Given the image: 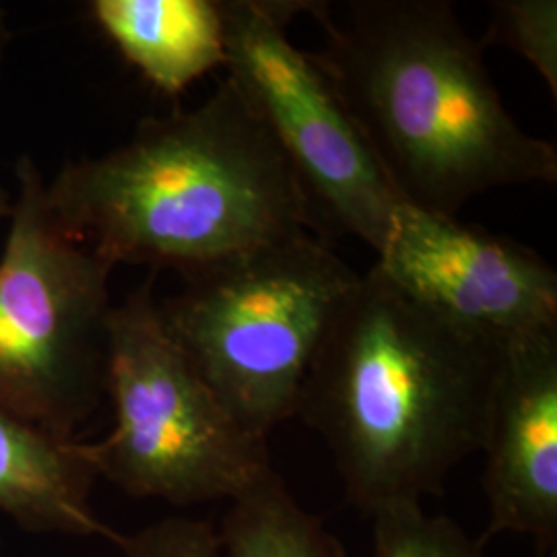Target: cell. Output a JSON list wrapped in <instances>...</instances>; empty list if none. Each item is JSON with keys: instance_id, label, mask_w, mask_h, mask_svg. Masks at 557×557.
<instances>
[{"instance_id": "6", "label": "cell", "mask_w": 557, "mask_h": 557, "mask_svg": "<svg viewBox=\"0 0 557 557\" xmlns=\"http://www.w3.org/2000/svg\"><path fill=\"white\" fill-rule=\"evenodd\" d=\"M15 180L0 257V407L77 438L106 393L114 267L60 225L29 156Z\"/></svg>"}, {"instance_id": "14", "label": "cell", "mask_w": 557, "mask_h": 557, "mask_svg": "<svg viewBox=\"0 0 557 557\" xmlns=\"http://www.w3.org/2000/svg\"><path fill=\"white\" fill-rule=\"evenodd\" d=\"M490 32L481 46H506L531 62L557 98V2L556 0H496Z\"/></svg>"}, {"instance_id": "5", "label": "cell", "mask_w": 557, "mask_h": 557, "mask_svg": "<svg viewBox=\"0 0 557 557\" xmlns=\"http://www.w3.org/2000/svg\"><path fill=\"white\" fill-rule=\"evenodd\" d=\"M106 393L114 428L83 442V453L98 478L133 498L232 502L273 469L267 440L225 411L168 335L153 278L112 308Z\"/></svg>"}, {"instance_id": "3", "label": "cell", "mask_w": 557, "mask_h": 557, "mask_svg": "<svg viewBox=\"0 0 557 557\" xmlns=\"http://www.w3.org/2000/svg\"><path fill=\"white\" fill-rule=\"evenodd\" d=\"M46 195L108 264L180 275L317 227L275 140L223 79L199 108L140 122L100 158L62 165Z\"/></svg>"}, {"instance_id": "4", "label": "cell", "mask_w": 557, "mask_h": 557, "mask_svg": "<svg viewBox=\"0 0 557 557\" xmlns=\"http://www.w3.org/2000/svg\"><path fill=\"white\" fill-rule=\"evenodd\" d=\"M361 275L312 234L184 273L161 322L225 411L257 438L296 416L320 343Z\"/></svg>"}, {"instance_id": "2", "label": "cell", "mask_w": 557, "mask_h": 557, "mask_svg": "<svg viewBox=\"0 0 557 557\" xmlns=\"http://www.w3.org/2000/svg\"><path fill=\"white\" fill-rule=\"evenodd\" d=\"M319 21L310 57L403 202L457 218L490 190L556 182V147L508 114L453 2L354 0Z\"/></svg>"}, {"instance_id": "16", "label": "cell", "mask_w": 557, "mask_h": 557, "mask_svg": "<svg viewBox=\"0 0 557 557\" xmlns=\"http://www.w3.org/2000/svg\"><path fill=\"white\" fill-rule=\"evenodd\" d=\"M11 44V29H9V17H7V9L0 4V66L7 57Z\"/></svg>"}, {"instance_id": "1", "label": "cell", "mask_w": 557, "mask_h": 557, "mask_svg": "<svg viewBox=\"0 0 557 557\" xmlns=\"http://www.w3.org/2000/svg\"><path fill=\"white\" fill-rule=\"evenodd\" d=\"M494 338L444 317L374 267L341 306L296 416L326 442L349 502L372 517L438 496L481 450Z\"/></svg>"}, {"instance_id": "12", "label": "cell", "mask_w": 557, "mask_h": 557, "mask_svg": "<svg viewBox=\"0 0 557 557\" xmlns=\"http://www.w3.org/2000/svg\"><path fill=\"white\" fill-rule=\"evenodd\" d=\"M218 537L221 557H343L337 539L299 506L275 469L230 502Z\"/></svg>"}, {"instance_id": "13", "label": "cell", "mask_w": 557, "mask_h": 557, "mask_svg": "<svg viewBox=\"0 0 557 557\" xmlns=\"http://www.w3.org/2000/svg\"><path fill=\"white\" fill-rule=\"evenodd\" d=\"M374 557H483L450 518L432 517L421 504H398L372 515Z\"/></svg>"}, {"instance_id": "9", "label": "cell", "mask_w": 557, "mask_h": 557, "mask_svg": "<svg viewBox=\"0 0 557 557\" xmlns=\"http://www.w3.org/2000/svg\"><path fill=\"white\" fill-rule=\"evenodd\" d=\"M487 529L531 539L539 557L557 554V329L508 338L498 366L481 450Z\"/></svg>"}, {"instance_id": "7", "label": "cell", "mask_w": 557, "mask_h": 557, "mask_svg": "<svg viewBox=\"0 0 557 557\" xmlns=\"http://www.w3.org/2000/svg\"><path fill=\"white\" fill-rule=\"evenodd\" d=\"M225 69L289 163L319 230L354 236L376 255L403 202L343 101L287 25L326 2L220 0Z\"/></svg>"}, {"instance_id": "17", "label": "cell", "mask_w": 557, "mask_h": 557, "mask_svg": "<svg viewBox=\"0 0 557 557\" xmlns=\"http://www.w3.org/2000/svg\"><path fill=\"white\" fill-rule=\"evenodd\" d=\"M11 209H13V197L7 193L4 186H0V223L9 221Z\"/></svg>"}, {"instance_id": "15", "label": "cell", "mask_w": 557, "mask_h": 557, "mask_svg": "<svg viewBox=\"0 0 557 557\" xmlns=\"http://www.w3.org/2000/svg\"><path fill=\"white\" fill-rule=\"evenodd\" d=\"M119 547L124 557H221L218 529L200 518H161Z\"/></svg>"}, {"instance_id": "10", "label": "cell", "mask_w": 557, "mask_h": 557, "mask_svg": "<svg viewBox=\"0 0 557 557\" xmlns=\"http://www.w3.org/2000/svg\"><path fill=\"white\" fill-rule=\"evenodd\" d=\"M96 471L83 440L62 438L0 407V512L27 533L108 539L91 508Z\"/></svg>"}, {"instance_id": "8", "label": "cell", "mask_w": 557, "mask_h": 557, "mask_svg": "<svg viewBox=\"0 0 557 557\" xmlns=\"http://www.w3.org/2000/svg\"><path fill=\"white\" fill-rule=\"evenodd\" d=\"M374 269L444 317L504 343L557 329V273L517 239L400 202Z\"/></svg>"}, {"instance_id": "11", "label": "cell", "mask_w": 557, "mask_h": 557, "mask_svg": "<svg viewBox=\"0 0 557 557\" xmlns=\"http://www.w3.org/2000/svg\"><path fill=\"white\" fill-rule=\"evenodd\" d=\"M101 34L158 91L176 98L225 64L220 0H94Z\"/></svg>"}]
</instances>
